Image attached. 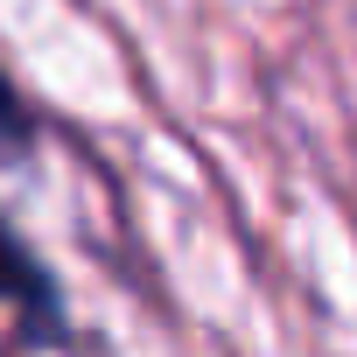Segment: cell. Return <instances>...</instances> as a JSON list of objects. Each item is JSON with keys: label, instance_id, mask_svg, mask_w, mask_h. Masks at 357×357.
<instances>
[{"label": "cell", "instance_id": "1", "mask_svg": "<svg viewBox=\"0 0 357 357\" xmlns=\"http://www.w3.org/2000/svg\"><path fill=\"white\" fill-rule=\"evenodd\" d=\"M0 301H22V308H43L50 322H56V301H50V280H43V266L0 231Z\"/></svg>", "mask_w": 357, "mask_h": 357}, {"label": "cell", "instance_id": "2", "mask_svg": "<svg viewBox=\"0 0 357 357\" xmlns=\"http://www.w3.org/2000/svg\"><path fill=\"white\" fill-rule=\"evenodd\" d=\"M15 154H29V112H22V98H15V84L0 77V168H8Z\"/></svg>", "mask_w": 357, "mask_h": 357}]
</instances>
